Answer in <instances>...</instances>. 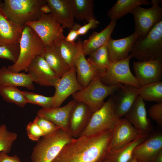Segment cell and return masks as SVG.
Segmentation results:
<instances>
[{
	"label": "cell",
	"mask_w": 162,
	"mask_h": 162,
	"mask_svg": "<svg viewBox=\"0 0 162 162\" xmlns=\"http://www.w3.org/2000/svg\"><path fill=\"white\" fill-rule=\"evenodd\" d=\"M128 162H138L134 158H132Z\"/></svg>",
	"instance_id": "45"
},
{
	"label": "cell",
	"mask_w": 162,
	"mask_h": 162,
	"mask_svg": "<svg viewBox=\"0 0 162 162\" xmlns=\"http://www.w3.org/2000/svg\"><path fill=\"white\" fill-rule=\"evenodd\" d=\"M75 18L79 21L88 22L96 19L94 13V3L93 0H73Z\"/></svg>",
	"instance_id": "30"
},
{
	"label": "cell",
	"mask_w": 162,
	"mask_h": 162,
	"mask_svg": "<svg viewBox=\"0 0 162 162\" xmlns=\"http://www.w3.org/2000/svg\"><path fill=\"white\" fill-rule=\"evenodd\" d=\"M148 113L150 117L160 126L162 125V102L157 103L149 108Z\"/></svg>",
	"instance_id": "39"
},
{
	"label": "cell",
	"mask_w": 162,
	"mask_h": 162,
	"mask_svg": "<svg viewBox=\"0 0 162 162\" xmlns=\"http://www.w3.org/2000/svg\"><path fill=\"white\" fill-rule=\"evenodd\" d=\"M140 134H149L152 127L147 117L144 100L138 96L133 106L125 116Z\"/></svg>",
	"instance_id": "18"
},
{
	"label": "cell",
	"mask_w": 162,
	"mask_h": 162,
	"mask_svg": "<svg viewBox=\"0 0 162 162\" xmlns=\"http://www.w3.org/2000/svg\"><path fill=\"white\" fill-rule=\"evenodd\" d=\"M129 55L139 61L162 60V20L156 24L146 36L137 38Z\"/></svg>",
	"instance_id": "6"
},
{
	"label": "cell",
	"mask_w": 162,
	"mask_h": 162,
	"mask_svg": "<svg viewBox=\"0 0 162 162\" xmlns=\"http://www.w3.org/2000/svg\"><path fill=\"white\" fill-rule=\"evenodd\" d=\"M133 68L135 76L141 86L161 81L162 60L152 59L134 62Z\"/></svg>",
	"instance_id": "12"
},
{
	"label": "cell",
	"mask_w": 162,
	"mask_h": 162,
	"mask_svg": "<svg viewBox=\"0 0 162 162\" xmlns=\"http://www.w3.org/2000/svg\"><path fill=\"white\" fill-rule=\"evenodd\" d=\"M116 21L111 20L108 26L101 32H93L88 39L82 41V50L85 56L89 55L107 42L111 38L116 26Z\"/></svg>",
	"instance_id": "24"
},
{
	"label": "cell",
	"mask_w": 162,
	"mask_h": 162,
	"mask_svg": "<svg viewBox=\"0 0 162 162\" xmlns=\"http://www.w3.org/2000/svg\"><path fill=\"white\" fill-rule=\"evenodd\" d=\"M74 138L61 129L42 136L33 148L32 162H51L63 147Z\"/></svg>",
	"instance_id": "3"
},
{
	"label": "cell",
	"mask_w": 162,
	"mask_h": 162,
	"mask_svg": "<svg viewBox=\"0 0 162 162\" xmlns=\"http://www.w3.org/2000/svg\"><path fill=\"white\" fill-rule=\"evenodd\" d=\"M131 58L129 55L124 59L111 61L106 70L100 76L102 82L108 86L120 83L140 88L141 86L130 69L129 62Z\"/></svg>",
	"instance_id": "8"
},
{
	"label": "cell",
	"mask_w": 162,
	"mask_h": 162,
	"mask_svg": "<svg viewBox=\"0 0 162 162\" xmlns=\"http://www.w3.org/2000/svg\"><path fill=\"white\" fill-rule=\"evenodd\" d=\"M27 72L34 82L42 86H54L60 78L41 56L37 57L32 61Z\"/></svg>",
	"instance_id": "13"
},
{
	"label": "cell",
	"mask_w": 162,
	"mask_h": 162,
	"mask_svg": "<svg viewBox=\"0 0 162 162\" xmlns=\"http://www.w3.org/2000/svg\"><path fill=\"white\" fill-rule=\"evenodd\" d=\"M81 26L80 25L77 23H75L72 28L70 29V31L67 36L65 37V40L70 42H74L79 36L78 30Z\"/></svg>",
	"instance_id": "41"
},
{
	"label": "cell",
	"mask_w": 162,
	"mask_h": 162,
	"mask_svg": "<svg viewBox=\"0 0 162 162\" xmlns=\"http://www.w3.org/2000/svg\"><path fill=\"white\" fill-rule=\"evenodd\" d=\"M139 96L144 101L162 102V82L151 83L138 89Z\"/></svg>",
	"instance_id": "32"
},
{
	"label": "cell",
	"mask_w": 162,
	"mask_h": 162,
	"mask_svg": "<svg viewBox=\"0 0 162 162\" xmlns=\"http://www.w3.org/2000/svg\"><path fill=\"white\" fill-rule=\"evenodd\" d=\"M76 42L78 52L75 63L76 78L79 83L84 88L89 84L95 76L99 74L86 59L82 50L81 39L79 38Z\"/></svg>",
	"instance_id": "22"
},
{
	"label": "cell",
	"mask_w": 162,
	"mask_h": 162,
	"mask_svg": "<svg viewBox=\"0 0 162 162\" xmlns=\"http://www.w3.org/2000/svg\"><path fill=\"white\" fill-rule=\"evenodd\" d=\"M152 162H162V149L160 151L155 155Z\"/></svg>",
	"instance_id": "44"
},
{
	"label": "cell",
	"mask_w": 162,
	"mask_h": 162,
	"mask_svg": "<svg viewBox=\"0 0 162 162\" xmlns=\"http://www.w3.org/2000/svg\"><path fill=\"white\" fill-rule=\"evenodd\" d=\"M103 162H109L108 160H107L104 161Z\"/></svg>",
	"instance_id": "47"
},
{
	"label": "cell",
	"mask_w": 162,
	"mask_h": 162,
	"mask_svg": "<svg viewBox=\"0 0 162 162\" xmlns=\"http://www.w3.org/2000/svg\"><path fill=\"white\" fill-rule=\"evenodd\" d=\"M162 2V0H152L151 8L139 6L131 12L134 16V32L138 38L146 36L156 24L162 20V7L160 5Z\"/></svg>",
	"instance_id": "7"
},
{
	"label": "cell",
	"mask_w": 162,
	"mask_h": 162,
	"mask_svg": "<svg viewBox=\"0 0 162 162\" xmlns=\"http://www.w3.org/2000/svg\"><path fill=\"white\" fill-rule=\"evenodd\" d=\"M20 51L19 44H0V58L9 60L14 63L17 61Z\"/></svg>",
	"instance_id": "36"
},
{
	"label": "cell",
	"mask_w": 162,
	"mask_h": 162,
	"mask_svg": "<svg viewBox=\"0 0 162 162\" xmlns=\"http://www.w3.org/2000/svg\"><path fill=\"white\" fill-rule=\"evenodd\" d=\"M42 40L46 46L64 39V28L51 14L43 13L37 20L27 23Z\"/></svg>",
	"instance_id": "10"
},
{
	"label": "cell",
	"mask_w": 162,
	"mask_h": 162,
	"mask_svg": "<svg viewBox=\"0 0 162 162\" xmlns=\"http://www.w3.org/2000/svg\"><path fill=\"white\" fill-rule=\"evenodd\" d=\"M93 113L86 104L76 101L71 111L68 124V132L74 138L81 136Z\"/></svg>",
	"instance_id": "14"
},
{
	"label": "cell",
	"mask_w": 162,
	"mask_h": 162,
	"mask_svg": "<svg viewBox=\"0 0 162 162\" xmlns=\"http://www.w3.org/2000/svg\"><path fill=\"white\" fill-rule=\"evenodd\" d=\"M1 5H0V44H19L24 26L10 20L3 11Z\"/></svg>",
	"instance_id": "23"
},
{
	"label": "cell",
	"mask_w": 162,
	"mask_h": 162,
	"mask_svg": "<svg viewBox=\"0 0 162 162\" xmlns=\"http://www.w3.org/2000/svg\"><path fill=\"white\" fill-rule=\"evenodd\" d=\"M122 85L118 83L112 86L106 85L101 81L100 75L98 74L86 86L72 96L74 100L85 104L94 112L103 105L107 97L113 94Z\"/></svg>",
	"instance_id": "5"
},
{
	"label": "cell",
	"mask_w": 162,
	"mask_h": 162,
	"mask_svg": "<svg viewBox=\"0 0 162 162\" xmlns=\"http://www.w3.org/2000/svg\"><path fill=\"white\" fill-rule=\"evenodd\" d=\"M27 103L37 105L42 108L52 107L53 102V96L47 97L43 95L27 91H23Z\"/></svg>",
	"instance_id": "35"
},
{
	"label": "cell",
	"mask_w": 162,
	"mask_h": 162,
	"mask_svg": "<svg viewBox=\"0 0 162 162\" xmlns=\"http://www.w3.org/2000/svg\"><path fill=\"white\" fill-rule=\"evenodd\" d=\"M54 87L55 91L52 106L53 108L60 107L69 96L82 89L83 87L77 81L75 66L60 78Z\"/></svg>",
	"instance_id": "11"
},
{
	"label": "cell",
	"mask_w": 162,
	"mask_h": 162,
	"mask_svg": "<svg viewBox=\"0 0 162 162\" xmlns=\"http://www.w3.org/2000/svg\"><path fill=\"white\" fill-rule=\"evenodd\" d=\"M140 134L124 117L118 119L113 128L110 153L121 148Z\"/></svg>",
	"instance_id": "16"
},
{
	"label": "cell",
	"mask_w": 162,
	"mask_h": 162,
	"mask_svg": "<svg viewBox=\"0 0 162 162\" xmlns=\"http://www.w3.org/2000/svg\"><path fill=\"white\" fill-rule=\"evenodd\" d=\"M138 89L132 85L123 84L112 96L114 103V113L118 118L124 117L131 108L139 96Z\"/></svg>",
	"instance_id": "15"
},
{
	"label": "cell",
	"mask_w": 162,
	"mask_h": 162,
	"mask_svg": "<svg viewBox=\"0 0 162 162\" xmlns=\"http://www.w3.org/2000/svg\"><path fill=\"white\" fill-rule=\"evenodd\" d=\"M107 42L91 53L87 59L90 65L98 71L100 76L106 70L112 61L109 58Z\"/></svg>",
	"instance_id": "29"
},
{
	"label": "cell",
	"mask_w": 162,
	"mask_h": 162,
	"mask_svg": "<svg viewBox=\"0 0 162 162\" xmlns=\"http://www.w3.org/2000/svg\"><path fill=\"white\" fill-rule=\"evenodd\" d=\"M113 129L73 138L51 162H103L110 153Z\"/></svg>",
	"instance_id": "1"
},
{
	"label": "cell",
	"mask_w": 162,
	"mask_h": 162,
	"mask_svg": "<svg viewBox=\"0 0 162 162\" xmlns=\"http://www.w3.org/2000/svg\"><path fill=\"white\" fill-rule=\"evenodd\" d=\"M76 102L73 99L62 107L42 108L37 112V116L50 121L60 129L68 131L70 114Z\"/></svg>",
	"instance_id": "21"
},
{
	"label": "cell",
	"mask_w": 162,
	"mask_h": 162,
	"mask_svg": "<svg viewBox=\"0 0 162 162\" xmlns=\"http://www.w3.org/2000/svg\"><path fill=\"white\" fill-rule=\"evenodd\" d=\"M0 162H22L16 155L10 156L4 152H0Z\"/></svg>",
	"instance_id": "42"
},
{
	"label": "cell",
	"mask_w": 162,
	"mask_h": 162,
	"mask_svg": "<svg viewBox=\"0 0 162 162\" xmlns=\"http://www.w3.org/2000/svg\"><path fill=\"white\" fill-rule=\"evenodd\" d=\"M34 120L43 132L44 135L60 129L52 122L42 117L37 116Z\"/></svg>",
	"instance_id": "37"
},
{
	"label": "cell",
	"mask_w": 162,
	"mask_h": 162,
	"mask_svg": "<svg viewBox=\"0 0 162 162\" xmlns=\"http://www.w3.org/2000/svg\"><path fill=\"white\" fill-rule=\"evenodd\" d=\"M88 22L79 28L78 30L79 36L85 35L90 29L97 27L100 24L99 22L96 19H92Z\"/></svg>",
	"instance_id": "40"
},
{
	"label": "cell",
	"mask_w": 162,
	"mask_h": 162,
	"mask_svg": "<svg viewBox=\"0 0 162 162\" xmlns=\"http://www.w3.org/2000/svg\"><path fill=\"white\" fill-rule=\"evenodd\" d=\"M59 41L46 46L41 56L53 70L60 78L70 69L61 55L58 45Z\"/></svg>",
	"instance_id": "26"
},
{
	"label": "cell",
	"mask_w": 162,
	"mask_h": 162,
	"mask_svg": "<svg viewBox=\"0 0 162 162\" xmlns=\"http://www.w3.org/2000/svg\"><path fill=\"white\" fill-rule=\"evenodd\" d=\"M114 110V101L111 96L100 109L93 113L80 136L91 135L113 129L118 119L115 115Z\"/></svg>",
	"instance_id": "9"
},
{
	"label": "cell",
	"mask_w": 162,
	"mask_h": 162,
	"mask_svg": "<svg viewBox=\"0 0 162 162\" xmlns=\"http://www.w3.org/2000/svg\"><path fill=\"white\" fill-rule=\"evenodd\" d=\"M40 10L42 13L44 14H47L51 13L50 8L46 3L41 6Z\"/></svg>",
	"instance_id": "43"
},
{
	"label": "cell",
	"mask_w": 162,
	"mask_h": 162,
	"mask_svg": "<svg viewBox=\"0 0 162 162\" xmlns=\"http://www.w3.org/2000/svg\"><path fill=\"white\" fill-rule=\"evenodd\" d=\"M2 2H3L2 0H0V5L2 4Z\"/></svg>",
	"instance_id": "46"
},
{
	"label": "cell",
	"mask_w": 162,
	"mask_h": 162,
	"mask_svg": "<svg viewBox=\"0 0 162 162\" xmlns=\"http://www.w3.org/2000/svg\"><path fill=\"white\" fill-rule=\"evenodd\" d=\"M17 137V134L9 131L5 124L0 125V152L10 153Z\"/></svg>",
	"instance_id": "34"
},
{
	"label": "cell",
	"mask_w": 162,
	"mask_h": 162,
	"mask_svg": "<svg viewBox=\"0 0 162 162\" xmlns=\"http://www.w3.org/2000/svg\"><path fill=\"white\" fill-rule=\"evenodd\" d=\"M60 52L63 59L70 69L75 66L78 52L77 42H70L65 38L60 40L58 42Z\"/></svg>",
	"instance_id": "33"
},
{
	"label": "cell",
	"mask_w": 162,
	"mask_h": 162,
	"mask_svg": "<svg viewBox=\"0 0 162 162\" xmlns=\"http://www.w3.org/2000/svg\"><path fill=\"white\" fill-rule=\"evenodd\" d=\"M33 83L28 73L15 72L4 66L0 68V86L22 87L33 90L35 89Z\"/></svg>",
	"instance_id": "25"
},
{
	"label": "cell",
	"mask_w": 162,
	"mask_h": 162,
	"mask_svg": "<svg viewBox=\"0 0 162 162\" xmlns=\"http://www.w3.org/2000/svg\"><path fill=\"white\" fill-rule=\"evenodd\" d=\"M150 4L147 0H118L107 11V16L111 20L116 21L128 13H130L135 7Z\"/></svg>",
	"instance_id": "27"
},
{
	"label": "cell",
	"mask_w": 162,
	"mask_h": 162,
	"mask_svg": "<svg viewBox=\"0 0 162 162\" xmlns=\"http://www.w3.org/2000/svg\"><path fill=\"white\" fill-rule=\"evenodd\" d=\"M0 95L5 101L14 104L21 107H24L27 103L23 91L16 86H0Z\"/></svg>",
	"instance_id": "31"
},
{
	"label": "cell",
	"mask_w": 162,
	"mask_h": 162,
	"mask_svg": "<svg viewBox=\"0 0 162 162\" xmlns=\"http://www.w3.org/2000/svg\"><path fill=\"white\" fill-rule=\"evenodd\" d=\"M138 38L134 32L130 35L118 39L111 38L106 45L110 59L112 61L124 60L128 58Z\"/></svg>",
	"instance_id": "20"
},
{
	"label": "cell",
	"mask_w": 162,
	"mask_h": 162,
	"mask_svg": "<svg viewBox=\"0 0 162 162\" xmlns=\"http://www.w3.org/2000/svg\"><path fill=\"white\" fill-rule=\"evenodd\" d=\"M162 149V133L155 132L150 134L134 149L133 157L138 162H152L158 153Z\"/></svg>",
	"instance_id": "17"
},
{
	"label": "cell",
	"mask_w": 162,
	"mask_h": 162,
	"mask_svg": "<svg viewBox=\"0 0 162 162\" xmlns=\"http://www.w3.org/2000/svg\"><path fill=\"white\" fill-rule=\"evenodd\" d=\"M46 2L56 20L64 28H72L75 23L73 0H46Z\"/></svg>",
	"instance_id": "19"
},
{
	"label": "cell",
	"mask_w": 162,
	"mask_h": 162,
	"mask_svg": "<svg viewBox=\"0 0 162 162\" xmlns=\"http://www.w3.org/2000/svg\"><path fill=\"white\" fill-rule=\"evenodd\" d=\"M26 132L29 138L38 141L44 134L35 121L29 122L26 127Z\"/></svg>",
	"instance_id": "38"
},
{
	"label": "cell",
	"mask_w": 162,
	"mask_h": 162,
	"mask_svg": "<svg viewBox=\"0 0 162 162\" xmlns=\"http://www.w3.org/2000/svg\"><path fill=\"white\" fill-rule=\"evenodd\" d=\"M19 45L20 54L17 61L7 67L15 72L22 70L27 72L32 61L37 57L42 55L46 46L34 31L27 25L24 26Z\"/></svg>",
	"instance_id": "2"
},
{
	"label": "cell",
	"mask_w": 162,
	"mask_h": 162,
	"mask_svg": "<svg viewBox=\"0 0 162 162\" xmlns=\"http://www.w3.org/2000/svg\"><path fill=\"white\" fill-rule=\"evenodd\" d=\"M46 3V0H4L1 7L10 20L24 26L40 18V8Z\"/></svg>",
	"instance_id": "4"
},
{
	"label": "cell",
	"mask_w": 162,
	"mask_h": 162,
	"mask_svg": "<svg viewBox=\"0 0 162 162\" xmlns=\"http://www.w3.org/2000/svg\"><path fill=\"white\" fill-rule=\"evenodd\" d=\"M149 134L139 135L136 139L121 148L110 153L107 159L109 162H128L132 158L134 151L145 140Z\"/></svg>",
	"instance_id": "28"
}]
</instances>
